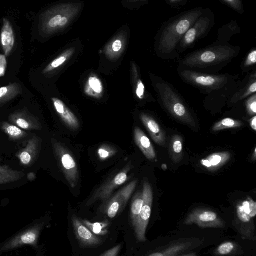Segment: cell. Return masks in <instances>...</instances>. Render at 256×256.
<instances>
[{
	"instance_id": "obj_1",
	"label": "cell",
	"mask_w": 256,
	"mask_h": 256,
	"mask_svg": "<svg viewBox=\"0 0 256 256\" xmlns=\"http://www.w3.org/2000/svg\"><path fill=\"white\" fill-rule=\"evenodd\" d=\"M204 8L198 6L170 18L163 23L156 36L155 51L164 60L178 57L177 46L182 38L202 14Z\"/></svg>"
},
{
	"instance_id": "obj_2",
	"label": "cell",
	"mask_w": 256,
	"mask_h": 256,
	"mask_svg": "<svg viewBox=\"0 0 256 256\" xmlns=\"http://www.w3.org/2000/svg\"><path fill=\"white\" fill-rule=\"evenodd\" d=\"M240 52L238 46L212 43L180 59L178 66L198 72L218 74L238 57Z\"/></svg>"
},
{
	"instance_id": "obj_3",
	"label": "cell",
	"mask_w": 256,
	"mask_h": 256,
	"mask_svg": "<svg viewBox=\"0 0 256 256\" xmlns=\"http://www.w3.org/2000/svg\"><path fill=\"white\" fill-rule=\"evenodd\" d=\"M152 80L158 101L166 111L178 120L195 127L193 114L176 89L160 76L153 75Z\"/></svg>"
},
{
	"instance_id": "obj_4",
	"label": "cell",
	"mask_w": 256,
	"mask_h": 256,
	"mask_svg": "<svg viewBox=\"0 0 256 256\" xmlns=\"http://www.w3.org/2000/svg\"><path fill=\"white\" fill-rule=\"evenodd\" d=\"M179 77L184 83L207 95L222 89L238 80V76L228 74H208L176 67Z\"/></svg>"
},
{
	"instance_id": "obj_5",
	"label": "cell",
	"mask_w": 256,
	"mask_h": 256,
	"mask_svg": "<svg viewBox=\"0 0 256 256\" xmlns=\"http://www.w3.org/2000/svg\"><path fill=\"white\" fill-rule=\"evenodd\" d=\"M46 222L43 219L34 221L18 233L0 243V256L24 246L36 250L40 248L38 240Z\"/></svg>"
},
{
	"instance_id": "obj_6",
	"label": "cell",
	"mask_w": 256,
	"mask_h": 256,
	"mask_svg": "<svg viewBox=\"0 0 256 256\" xmlns=\"http://www.w3.org/2000/svg\"><path fill=\"white\" fill-rule=\"evenodd\" d=\"M215 23V16L209 8H206L201 16L184 34L177 46L178 55L192 48L206 36Z\"/></svg>"
},
{
	"instance_id": "obj_7",
	"label": "cell",
	"mask_w": 256,
	"mask_h": 256,
	"mask_svg": "<svg viewBox=\"0 0 256 256\" xmlns=\"http://www.w3.org/2000/svg\"><path fill=\"white\" fill-rule=\"evenodd\" d=\"M256 202L252 198L238 203L236 207V215L234 224L244 240L254 241Z\"/></svg>"
},
{
	"instance_id": "obj_8",
	"label": "cell",
	"mask_w": 256,
	"mask_h": 256,
	"mask_svg": "<svg viewBox=\"0 0 256 256\" xmlns=\"http://www.w3.org/2000/svg\"><path fill=\"white\" fill-rule=\"evenodd\" d=\"M52 144L66 178L72 188H75L78 180V171L73 156L61 143L54 139H52Z\"/></svg>"
},
{
	"instance_id": "obj_9",
	"label": "cell",
	"mask_w": 256,
	"mask_h": 256,
	"mask_svg": "<svg viewBox=\"0 0 256 256\" xmlns=\"http://www.w3.org/2000/svg\"><path fill=\"white\" fill-rule=\"evenodd\" d=\"M184 224H196L200 228H220L226 226V222L214 211L205 208L193 210L186 218Z\"/></svg>"
},
{
	"instance_id": "obj_10",
	"label": "cell",
	"mask_w": 256,
	"mask_h": 256,
	"mask_svg": "<svg viewBox=\"0 0 256 256\" xmlns=\"http://www.w3.org/2000/svg\"><path fill=\"white\" fill-rule=\"evenodd\" d=\"M142 192L144 202L136 224L134 227L137 240L140 242L146 240V233L150 218L153 202L152 188L148 182H144Z\"/></svg>"
},
{
	"instance_id": "obj_11",
	"label": "cell",
	"mask_w": 256,
	"mask_h": 256,
	"mask_svg": "<svg viewBox=\"0 0 256 256\" xmlns=\"http://www.w3.org/2000/svg\"><path fill=\"white\" fill-rule=\"evenodd\" d=\"M136 184V180L132 181L120 190L111 199L104 202L102 212L109 218H115L124 208Z\"/></svg>"
},
{
	"instance_id": "obj_12",
	"label": "cell",
	"mask_w": 256,
	"mask_h": 256,
	"mask_svg": "<svg viewBox=\"0 0 256 256\" xmlns=\"http://www.w3.org/2000/svg\"><path fill=\"white\" fill-rule=\"evenodd\" d=\"M203 242L196 238H184L172 242L164 248L153 252L148 256H178L200 246Z\"/></svg>"
},
{
	"instance_id": "obj_13",
	"label": "cell",
	"mask_w": 256,
	"mask_h": 256,
	"mask_svg": "<svg viewBox=\"0 0 256 256\" xmlns=\"http://www.w3.org/2000/svg\"><path fill=\"white\" fill-rule=\"evenodd\" d=\"M256 93V70L246 74L239 88L227 100L230 106L236 104Z\"/></svg>"
},
{
	"instance_id": "obj_14",
	"label": "cell",
	"mask_w": 256,
	"mask_h": 256,
	"mask_svg": "<svg viewBox=\"0 0 256 256\" xmlns=\"http://www.w3.org/2000/svg\"><path fill=\"white\" fill-rule=\"evenodd\" d=\"M128 178L126 170L119 172L110 182L98 188L88 200L86 205L90 206L97 200L106 202L109 199L114 190L124 184Z\"/></svg>"
},
{
	"instance_id": "obj_15",
	"label": "cell",
	"mask_w": 256,
	"mask_h": 256,
	"mask_svg": "<svg viewBox=\"0 0 256 256\" xmlns=\"http://www.w3.org/2000/svg\"><path fill=\"white\" fill-rule=\"evenodd\" d=\"M8 118L12 124L22 130H40L42 128L38 118L26 109L14 112Z\"/></svg>"
},
{
	"instance_id": "obj_16",
	"label": "cell",
	"mask_w": 256,
	"mask_h": 256,
	"mask_svg": "<svg viewBox=\"0 0 256 256\" xmlns=\"http://www.w3.org/2000/svg\"><path fill=\"white\" fill-rule=\"evenodd\" d=\"M72 224L75 234L82 246H94L102 243V239L92 233L76 216L72 217Z\"/></svg>"
},
{
	"instance_id": "obj_17",
	"label": "cell",
	"mask_w": 256,
	"mask_h": 256,
	"mask_svg": "<svg viewBox=\"0 0 256 256\" xmlns=\"http://www.w3.org/2000/svg\"><path fill=\"white\" fill-rule=\"evenodd\" d=\"M41 140L34 136L30 139L26 146L16 154L20 164L24 166H30L36 160L39 154Z\"/></svg>"
},
{
	"instance_id": "obj_18",
	"label": "cell",
	"mask_w": 256,
	"mask_h": 256,
	"mask_svg": "<svg viewBox=\"0 0 256 256\" xmlns=\"http://www.w3.org/2000/svg\"><path fill=\"white\" fill-rule=\"evenodd\" d=\"M140 120L154 142L160 146H164L166 142V134L157 122L145 114H140Z\"/></svg>"
},
{
	"instance_id": "obj_19",
	"label": "cell",
	"mask_w": 256,
	"mask_h": 256,
	"mask_svg": "<svg viewBox=\"0 0 256 256\" xmlns=\"http://www.w3.org/2000/svg\"><path fill=\"white\" fill-rule=\"evenodd\" d=\"M52 100L55 109L66 126L70 128L76 130L80 128V122L75 115L66 106L64 102L56 98Z\"/></svg>"
},
{
	"instance_id": "obj_20",
	"label": "cell",
	"mask_w": 256,
	"mask_h": 256,
	"mask_svg": "<svg viewBox=\"0 0 256 256\" xmlns=\"http://www.w3.org/2000/svg\"><path fill=\"white\" fill-rule=\"evenodd\" d=\"M0 42L5 56H8L14 48L15 36L10 22L5 18L3 19Z\"/></svg>"
},
{
	"instance_id": "obj_21",
	"label": "cell",
	"mask_w": 256,
	"mask_h": 256,
	"mask_svg": "<svg viewBox=\"0 0 256 256\" xmlns=\"http://www.w3.org/2000/svg\"><path fill=\"white\" fill-rule=\"evenodd\" d=\"M241 32V28L236 20H232L222 26L218 31L217 38L213 44L228 45L232 37Z\"/></svg>"
},
{
	"instance_id": "obj_22",
	"label": "cell",
	"mask_w": 256,
	"mask_h": 256,
	"mask_svg": "<svg viewBox=\"0 0 256 256\" xmlns=\"http://www.w3.org/2000/svg\"><path fill=\"white\" fill-rule=\"evenodd\" d=\"M135 142L144 156L149 160H154L156 154L150 139L138 127H136L134 130Z\"/></svg>"
},
{
	"instance_id": "obj_23",
	"label": "cell",
	"mask_w": 256,
	"mask_h": 256,
	"mask_svg": "<svg viewBox=\"0 0 256 256\" xmlns=\"http://www.w3.org/2000/svg\"><path fill=\"white\" fill-rule=\"evenodd\" d=\"M241 82L242 80H238L222 89L210 93L208 95L205 100L208 102H227L228 99L239 88Z\"/></svg>"
},
{
	"instance_id": "obj_24",
	"label": "cell",
	"mask_w": 256,
	"mask_h": 256,
	"mask_svg": "<svg viewBox=\"0 0 256 256\" xmlns=\"http://www.w3.org/2000/svg\"><path fill=\"white\" fill-rule=\"evenodd\" d=\"M230 158L229 152L214 153L200 160V164L210 170H217L224 165Z\"/></svg>"
},
{
	"instance_id": "obj_25",
	"label": "cell",
	"mask_w": 256,
	"mask_h": 256,
	"mask_svg": "<svg viewBox=\"0 0 256 256\" xmlns=\"http://www.w3.org/2000/svg\"><path fill=\"white\" fill-rule=\"evenodd\" d=\"M21 86L16 82L10 84L0 88V106L12 100L22 94Z\"/></svg>"
},
{
	"instance_id": "obj_26",
	"label": "cell",
	"mask_w": 256,
	"mask_h": 256,
	"mask_svg": "<svg viewBox=\"0 0 256 256\" xmlns=\"http://www.w3.org/2000/svg\"><path fill=\"white\" fill-rule=\"evenodd\" d=\"M24 176V174L22 171L12 170L6 165L0 164V184L17 182Z\"/></svg>"
},
{
	"instance_id": "obj_27",
	"label": "cell",
	"mask_w": 256,
	"mask_h": 256,
	"mask_svg": "<svg viewBox=\"0 0 256 256\" xmlns=\"http://www.w3.org/2000/svg\"><path fill=\"white\" fill-rule=\"evenodd\" d=\"M242 253L240 246L230 241L221 244L214 251V254L218 256H237Z\"/></svg>"
},
{
	"instance_id": "obj_28",
	"label": "cell",
	"mask_w": 256,
	"mask_h": 256,
	"mask_svg": "<svg viewBox=\"0 0 256 256\" xmlns=\"http://www.w3.org/2000/svg\"><path fill=\"white\" fill-rule=\"evenodd\" d=\"M2 130L12 140H18L24 138L27 133L17 126L6 122H2L0 124Z\"/></svg>"
},
{
	"instance_id": "obj_29",
	"label": "cell",
	"mask_w": 256,
	"mask_h": 256,
	"mask_svg": "<svg viewBox=\"0 0 256 256\" xmlns=\"http://www.w3.org/2000/svg\"><path fill=\"white\" fill-rule=\"evenodd\" d=\"M170 153L174 162H180L182 157V138L178 135H174L172 138Z\"/></svg>"
},
{
	"instance_id": "obj_30",
	"label": "cell",
	"mask_w": 256,
	"mask_h": 256,
	"mask_svg": "<svg viewBox=\"0 0 256 256\" xmlns=\"http://www.w3.org/2000/svg\"><path fill=\"white\" fill-rule=\"evenodd\" d=\"M83 224L94 234L104 236L108 233L110 222L107 220L92 222L88 220H82Z\"/></svg>"
},
{
	"instance_id": "obj_31",
	"label": "cell",
	"mask_w": 256,
	"mask_h": 256,
	"mask_svg": "<svg viewBox=\"0 0 256 256\" xmlns=\"http://www.w3.org/2000/svg\"><path fill=\"white\" fill-rule=\"evenodd\" d=\"M144 202L142 192L136 194L132 199L130 208V218L134 228L136 226Z\"/></svg>"
},
{
	"instance_id": "obj_32",
	"label": "cell",
	"mask_w": 256,
	"mask_h": 256,
	"mask_svg": "<svg viewBox=\"0 0 256 256\" xmlns=\"http://www.w3.org/2000/svg\"><path fill=\"white\" fill-rule=\"evenodd\" d=\"M240 68L246 74L256 70V48H252L241 62Z\"/></svg>"
},
{
	"instance_id": "obj_33",
	"label": "cell",
	"mask_w": 256,
	"mask_h": 256,
	"mask_svg": "<svg viewBox=\"0 0 256 256\" xmlns=\"http://www.w3.org/2000/svg\"><path fill=\"white\" fill-rule=\"evenodd\" d=\"M242 125L243 123L241 121L228 118L216 123L212 128V130L217 132L228 128H240Z\"/></svg>"
},
{
	"instance_id": "obj_34",
	"label": "cell",
	"mask_w": 256,
	"mask_h": 256,
	"mask_svg": "<svg viewBox=\"0 0 256 256\" xmlns=\"http://www.w3.org/2000/svg\"><path fill=\"white\" fill-rule=\"evenodd\" d=\"M220 2L232 9L240 14L244 12V6L241 0H220Z\"/></svg>"
},
{
	"instance_id": "obj_35",
	"label": "cell",
	"mask_w": 256,
	"mask_h": 256,
	"mask_svg": "<svg viewBox=\"0 0 256 256\" xmlns=\"http://www.w3.org/2000/svg\"><path fill=\"white\" fill-rule=\"evenodd\" d=\"M244 101V104L248 114L252 116L256 114V93L252 94Z\"/></svg>"
},
{
	"instance_id": "obj_36",
	"label": "cell",
	"mask_w": 256,
	"mask_h": 256,
	"mask_svg": "<svg viewBox=\"0 0 256 256\" xmlns=\"http://www.w3.org/2000/svg\"><path fill=\"white\" fill-rule=\"evenodd\" d=\"M116 151L108 145H102L98 150V153L101 160L107 159L114 154Z\"/></svg>"
},
{
	"instance_id": "obj_37",
	"label": "cell",
	"mask_w": 256,
	"mask_h": 256,
	"mask_svg": "<svg viewBox=\"0 0 256 256\" xmlns=\"http://www.w3.org/2000/svg\"><path fill=\"white\" fill-rule=\"evenodd\" d=\"M66 60V58L65 56H61L53 60L46 68L44 70V72L46 73L52 70L58 68Z\"/></svg>"
},
{
	"instance_id": "obj_38",
	"label": "cell",
	"mask_w": 256,
	"mask_h": 256,
	"mask_svg": "<svg viewBox=\"0 0 256 256\" xmlns=\"http://www.w3.org/2000/svg\"><path fill=\"white\" fill-rule=\"evenodd\" d=\"M167 5L172 8L180 10L188 2V0H164Z\"/></svg>"
},
{
	"instance_id": "obj_39",
	"label": "cell",
	"mask_w": 256,
	"mask_h": 256,
	"mask_svg": "<svg viewBox=\"0 0 256 256\" xmlns=\"http://www.w3.org/2000/svg\"><path fill=\"white\" fill-rule=\"evenodd\" d=\"M90 85L96 92L100 93L102 90V86L100 81L96 78L92 77L89 80Z\"/></svg>"
},
{
	"instance_id": "obj_40",
	"label": "cell",
	"mask_w": 256,
	"mask_h": 256,
	"mask_svg": "<svg viewBox=\"0 0 256 256\" xmlns=\"http://www.w3.org/2000/svg\"><path fill=\"white\" fill-rule=\"evenodd\" d=\"M136 94L140 100H143L145 98L146 89L144 86L141 80H138V81L136 89Z\"/></svg>"
},
{
	"instance_id": "obj_41",
	"label": "cell",
	"mask_w": 256,
	"mask_h": 256,
	"mask_svg": "<svg viewBox=\"0 0 256 256\" xmlns=\"http://www.w3.org/2000/svg\"><path fill=\"white\" fill-rule=\"evenodd\" d=\"M62 17L60 15H56L49 19L47 23L44 24L45 26H47L50 28H54L58 26L59 22Z\"/></svg>"
},
{
	"instance_id": "obj_42",
	"label": "cell",
	"mask_w": 256,
	"mask_h": 256,
	"mask_svg": "<svg viewBox=\"0 0 256 256\" xmlns=\"http://www.w3.org/2000/svg\"><path fill=\"white\" fill-rule=\"evenodd\" d=\"M122 248V244H118L106 251L101 256H118Z\"/></svg>"
},
{
	"instance_id": "obj_43",
	"label": "cell",
	"mask_w": 256,
	"mask_h": 256,
	"mask_svg": "<svg viewBox=\"0 0 256 256\" xmlns=\"http://www.w3.org/2000/svg\"><path fill=\"white\" fill-rule=\"evenodd\" d=\"M122 46V44L120 40H116L112 44V49L114 52H118Z\"/></svg>"
},
{
	"instance_id": "obj_44",
	"label": "cell",
	"mask_w": 256,
	"mask_h": 256,
	"mask_svg": "<svg viewBox=\"0 0 256 256\" xmlns=\"http://www.w3.org/2000/svg\"><path fill=\"white\" fill-rule=\"evenodd\" d=\"M250 125L252 128L256 131V116H254L250 120Z\"/></svg>"
},
{
	"instance_id": "obj_45",
	"label": "cell",
	"mask_w": 256,
	"mask_h": 256,
	"mask_svg": "<svg viewBox=\"0 0 256 256\" xmlns=\"http://www.w3.org/2000/svg\"><path fill=\"white\" fill-rule=\"evenodd\" d=\"M27 178L30 181H33L36 178V174L33 172H30L28 174Z\"/></svg>"
},
{
	"instance_id": "obj_46",
	"label": "cell",
	"mask_w": 256,
	"mask_h": 256,
	"mask_svg": "<svg viewBox=\"0 0 256 256\" xmlns=\"http://www.w3.org/2000/svg\"><path fill=\"white\" fill-rule=\"evenodd\" d=\"M68 22L67 18L66 17H62L61 20H60L58 26H63L65 25Z\"/></svg>"
},
{
	"instance_id": "obj_47",
	"label": "cell",
	"mask_w": 256,
	"mask_h": 256,
	"mask_svg": "<svg viewBox=\"0 0 256 256\" xmlns=\"http://www.w3.org/2000/svg\"><path fill=\"white\" fill-rule=\"evenodd\" d=\"M178 256H197V254L196 252H193L189 253H184L181 254H180Z\"/></svg>"
},
{
	"instance_id": "obj_48",
	"label": "cell",
	"mask_w": 256,
	"mask_h": 256,
	"mask_svg": "<svg viewBox=\"0 0 256 256\" xmlns=\"http://www.w3.org/2000/svg\"><path fill=\"white\" fill-rule=\"evenodd\" d=\"M256 148L254 150V157H253V158L254 159V160H256Z\"/></svg>"
}]
</instances>
